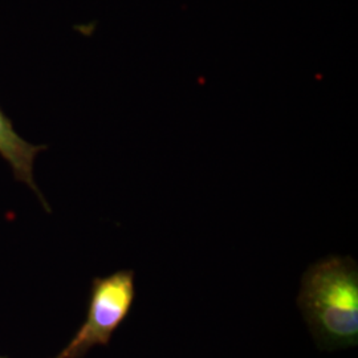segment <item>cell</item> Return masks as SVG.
<instances>
[{
  "label": "cell",
  "instance_id": "obj_4",
  "mask_svg": "<svg viewBox=\"0 0 358 358\" xmlns=\"http://www.w3.org/2000/svg\"><path fill=\"white\" fill-rule=\"evenodd\" d=\"M0 358H4V357H1V356H0Z\"/></svg>",
  "mask_w": 358,
  "mask_h": 358
},
{
  "label": "cell",
  "instance_id": "obj_1",
  "mask_svg": "<svg viewBox=\"0 0 358 358\" xmlns=\"http://www.w3.org/2000/svg\"><path fill=\"white\" fill-rule=\"evenodd\" d=\"M297 304L322 350L357 345L358 267L352 257L319 260L301 279Z\"/></svg>",
  "mask_w": 358,
  "mask_h": 358
},
{
  "label": "cell",
  "instance_id": "obj_2",
  "mask_svg": "<svg viewBox=\"0 0 358 358\" xmlns=\"http://www.w3.org/2000/svg\"><path fill=\"white\" fill-rule=\"evenodd\" d=\"M134 297L136 285L131 269L94 279L87 319L56 358H81L94 346L108 345L113 333L127 319Z\"/></svg>",
  "mask_w": 358,
  "mask_h": 358
},
{
  "label": "cell",
  "instance_id": "obj_3",
  "mask_svg": "<svg viewBox=\"0 0 358 358\" xmlns=\"http://www.w3.org/2000/svg\"><path fill=\"white\" fill-rule=\"evenodd\" d=\"M44 146L32 145L23 140L13 127V122L0 109V155L13 167L15 178L27 183L40 195L34 179V162Z\"/></svg>",
  "mask_w": 358,
  "mask_h": 358
}]
</instances>
